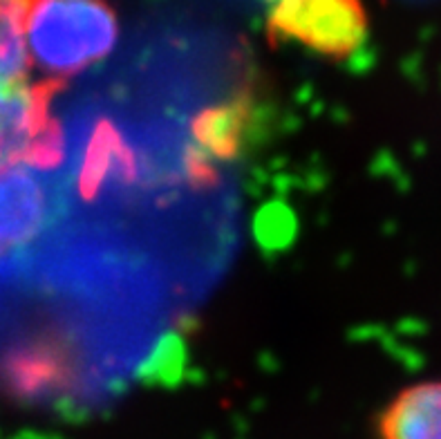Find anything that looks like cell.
Wrapping results in <instances>:
<instances>
[{
  "mask_svg": "<svg viewBox=\"0 0 441 439\" xmlns=\"http://www.w3.org/2000/svg\"><path fill=\"white\" fill-rule=\"evenodd\" d=\"M119 39V18L108 0H41L27 23L34 70L45 81L72 79L103 61Z\"/></svg>",
  "mask_w": 441,
  "mask_h": 439,
  "instance_id": "obj_1",
  "label": "cell"
},
{
  "mask_svg": "<svg viewBox=\"0 0 441 439\" xmlns=\"http://www.w3.org/2000/svg\"><path fill=\"white\" fill-rule=\"evenodd\" d=\"M267 39L296 43L329 61H347L363 50L370 18L363 0H267Z\"/></svg>",
  "mask_w": 441,
  "mask_h": 439,
  "instance_id": "obj_2",
  "label": "cell"
},
{
  "mask_svg": "<svg viewBox=\"0 0 441 439\" xmlns=\"http://www.w3.org/2000/svg\"><path fill=\"white\" fill-rule=\"evenodd\" d=\"M63 88L39 81L0 88V175L18 166L54 168L63 162V130L50 115V99Z\"/></svg>",
  "mask_w": 441,
  "mask_h": 439,
  "instance_id": "obj_3",
  "label": "cell"
},
{
  "mask_svg": "<svg viewBox=\"0 0 441 439\" xmlns=\"http://www.w3.org/2000/svg\"><path fill=\"white\" fill-rule=\"evenodd\" d=\"M36 170L18 166L0 175V262L39 238L50 217V189Z\"/></svg>",
  "mask_w": 441,
  "mask_h": 439,
  "instance_id": "obj_4",
  "label": "cell"
},
{
  "mask_svg": "<svg viewBox=\"0 0 441 439\" xmlns=\"http://www.w3.org/2000/svg\"><path fill=\"white\" fill-rule=\"evenodd\" d=\"M253 106L247 96L208 108L193 124V153L188 157L191 173L208 177L217 162L236 157L251 128Z\"/></svg>",
  "mask_w": 441,
  "mask_h": 439,
  "instance_id": "obj_5",
  "label": "cell"
},
{
  "mask_svg": "<svg viewBox=\"0 0 441 439\" xmlns=\"http://www.w3.org/2000/svg\"><path fill=\"white\" fill-rule=\"evenodd\" d=\"M378 439H441V379L406 386L376 417Z\"/></svg>",
  "mask_w": 441,
  "mask_h": 439,
  "instance_id": "obj_6",
  "label": "cell"
},
{
  "mask_svg": "<svg viewBox=\"0 0 441 439\" xmlns=\"http://www.w3.org/2000/svg\"><path fill=\"white\" fill-rule=\"evenodd\" d=\"M41 0H0V88H25L32 77L27 23Z\"/></svg>",
  "mask_w": 441,
  "mask_h": 439,
  "instance_id": "obj_7",
  "label": "cell"
}]
</instances>
